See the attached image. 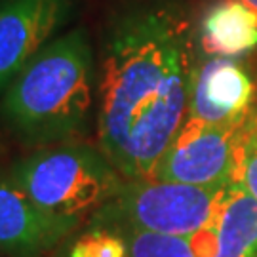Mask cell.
Wrapping results in <instances>:
<instances>
[{
	"label": "cell",
	"instance_id": "obj_1",
	"mask_svg": "<svg viewBox=\"0 0 257 257\" xmlns=\"http://www.w3.org/2000/svg\"><path fill=\"white\" fill-rule=\"evenodd\" d=\"M196 31L179 4L156 0L112 21L97 73V147L124 179L153 177L189 116Z\"/></svg>",
	"mask_w": 257,
	"mask_h": 257
},
{
	"label": "cell",
	"instance_id": "obj_9",
	"mask_svg": "<svg viewBox=\"0 0 257 257\" xmlns=\"http://www.w3.org/2000/svg\"><path fill=\"white\" fill-rule=\"evenodd\" d=\"M198 257H257V200L232 179L210 227L191 236Z\"/></svg>",
	"mask_w": 257,
	"mask_h": 257
},
{
	"label": "cell",
	"instance_id": "obj_13",
	"mask_svg": "<svg viewBox=\"0 0 257 257\" xmlns=\"http://www.w3.org/2000/svg\"><path fill=\"white\" fill-rule=\"evenodd\" d=\"M73 257H128V246L118 232L92 227L74 244Z\"/></svg>",
	"mask_w": 257,
	"mask_h": 257
},
{
	"label": "cell",
	"instance_id": "obj_2",
	"mask_svg": "<svg viewBox=\"0 0 257 257\" xmlns=\"http://www.w3.org/2000/svg\"><path fill=\"white\" fill-rule=\"evenodd\" d=\"M97 101L92 40L82 27L48 42L0 97V122L21 143L44 147L82 136Z\"/></svg>",
	"mask_w": 257,
	"mask_h": 257
},
{
	"label": "cell",
	"instance_id": "obj_7",
	"mask_svg": "<svg viewBox=\"0 0 257 257\" xmlns=\"http://www.w3.org/2000/svg\"><path fill=\"white\" fill-rule=\"evenodd\" d=\"M78 225V221L42 210L6 172H0V253L40 257Z\"/></svg>",
	"mask_w": 257,
	"mask_h": 257
},
{
	"label": "cell",
	"instance_id": "obj_6",
	"mask_svg": "<svg viewBox=\"0 0 257 257\" xmlns=\"http://www.w3.org/2000/svg\"><path fill=\"white\" fill-rule=\"evenodd\" d=\"M73 10L74 0H0V97Z\"/></svg>",
	"mask_w": 257,
	"mask_h": 257
},
{
	"label": "cell",
	"instance_id": "obj_3",
	"mask_svg": "<svg viewBox=\"0 0 257 257\" xmlns=\"http://www.w3.org/2000/svg\"><path fill=\"white\" fill-rule=\"evenodd\" d=\"M4 172L42 210L78 223L92 217L126 183L101 149L76 141L37 147Z\"/></svg>",
	"mask_w": 257,
	"mask_h": 257
},
{
	"label": "cell",
	"instance_id": "obj_14",
	"mask_svg": "<svg viewBox=\"0 0 257 257\" xmlns=\"http://www.w3.org/2000/svg\"><path fill=\"white\" fill-rule=\"evenodd\" d=\"M244 2H246L248 6H251V8H253L257 12V0H244Z\"/></svg>",
	"mask_w": 257,
	"mask_h": 257
},
{
	"label": "cell",
	"instance_id": "obj_12",
	"mask_svg": "<svg viewBox=\"0 0 257 257\" xmlns=\"http://www.w3.org/2000/svg\"><path fill=\"white\" fill-rule=\"evenodd\" d=\"M234 179L257 200V112L251 109L242 130L238 168Z\"/></svg>",
	"mask_w": 257,
	"mask_h": 257
},
{
	"label": "cell",
	"instance_id": "obj_10",
	"mask_svg": "<svg viewBox=\"0 0 257 257\" xmlns=\"http://www.w3.org/2000/svg\"><path fill=\"white\" fill-rule=\"evenodd\" d=\"M200 46L211 57H236L257 48V12L244 0H219L200 25Z\"/></svg>",
	"mask_w": 257,
	"mask_h": 257
},
{
	"label": "cell",
	"instance_id": "obj_4",
	"mask_svg": "<svg viewBox=\"0 0 257 257\" xmlns=\"http://www.w3.org/2000/svg\"><path fill=\"white\" fill-rule=\"evenodd\" d=\"M223 189L155 177L126 179L118 194L90 217V225L114 232L147 230L191 238L213 223Z\"/></svg>",
	"mask_w": 257,
	"mask_h": 257
},
{
	"label": "cell",
	"instance_id": "obj_8",
	"mask_svg": "<svg viewBox=\"0 0 257 257\" xmlns=\"http://www.w3.org/2000/svg\"><path fill=\"white\" fill-rule=\"evenodd\" d=\"M253 82L230 57H210L196 67L189 116L210 124L244 122L251 112Z\"/></svg>",
	"mask_w": 257,
	"mask_h": 257
},
{
	"label": "cell",
	"instance_id": "obj_5",
	"mask_svg": "<svg viewBox=\"0 0 257 257\" xmlns=\"http://www.w3.org/2000/svg\"><path fill=\"white\" fill-rule=\"evenodd\" d=\"M244 122L210 124L187 118L153 177L215 189L225 187L236 175Z\"/></svg>",
	"mask_w": 257,
	"mask_h": 257
},
{
	"label": "cell",
	"instance_id": "obj_11",
	"mask_svg": "<svg viewBox=\"0 0 257 257\" xmlns=\"http://www.w3.org/2000/svg\"><path fill=\"white\" fill-rule=\"evenodd\" d=\"M118 234L126 240L128 257H198L189 236L147 230H126Z\"/></svg>",
	"mask_w": 257,
	"mask_h": 257
}]
</instances>
